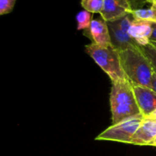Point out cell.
Wrapping results in <instances>:
<instances>
[{
    "label": "cell",
    "instance_id": "2",
    "mask_svg": "<svg viewBox=\"0 0 156 156\" xmlns=\"http://www.w3.org/2000/svg\"><path fill=\"white\" fill-rule=\"evenodd\" d=\"M119 53L122 68L132 85L152 89V78L154 72L140 46L130 47Z\"/></svg>",
    "mask_w": 156,
    "mask_h": 156
},
{
    "label": "cell",
    "instance_id": "5",
    "mask_svg": "<svg viewBox=\"0 0 156 156\" xmlns=\"http://www.w3.org/2000/svg\"><path fill=\"white\" fill-rule=\"evenodd\" d=\"M133 10L129 0H104L101 15L107 22L120 20Z\"/></svg>",
    "mask_w": 156,
    "mask_h": 156
},
{
    "label": "cell",
    "instance_id": "3",
    "mask_svg": "<svg viewBox=\"0 0 156 156\" xmlns=\"http://www.w3.org/2000/svg\"><path fill=\"white\" fill-rule=\"evenodd\" d=\"M85 51L108 74L111 82L126 78L122 68L120 53L114 47H101L93 42L85 46Z\"/></svg>",
    "mask_w": 156,
    "mask_h": 156
},
{
    "label": "cell",
    "instance_id": "21",
    "mask_svg": "<svg viewBox=\"0 0 156 156\" xmlns=\"http://www.w3.org/2000/svg\"><path fill=\"white\" fill-rule=\"evenodd\" d=\"M150 43H151V44H153V45L155 46V47H156V42H150Z\"/></svg>",
    "mask_w": 156,
    "mask_h": 156
},
{
    "label": "cell",
    "instance_id": "13",
    "mask_svg": "<svg viewBox=\"0 0 156 156\" xmlns=\"http://www.w3.org/2000/svg\"><path fill=\"white\" fill-rule=\"evenodd\" d=\"M81 5L85 11L90 13H101L104 0H82Z\"/></svg>",
    "mask_w": 156,
    "mask_h": 156
},
{
    "label": "cell",
    "instance_id": "4",
    "mask_svg": "<svg viewBox=\"0 0 156 156\" xmlns=\"http://www.w3.org/2000/svg\"><path fill=\"white\" fill-rule=\"evenodd\" d=\"M144 120L143 114L127 118L119 123L112 124L99 134L95 140H105L130 144L131 140L142 122Z\"/></svg>",
    "mask_w": 156,
    "mask_h": 156
},
{
    "label": "cell",
    "instance_id": "15",
    "mask_svg": "<svg viewBox=\"0 0 156 156\" xmlns=\"http://www.w3.org/2000/svg\"><path fill=\"white\" fill-rule=\"evenodd\" d=\"M16 0H0V15H6L13 10Z\"/></svg>",
    "mask_w": 156,
    "mask_h": 156
},
{
    "label": "cell",
    "instance_id": "7",
    "mask_svg": "<svg viewBox=\"0 0 156 156\" xmlns=\"http://www.w3.org/2000/svg\"><path fill=\"white\" fill-rule=\"evenodd\" d=\"M108 25L111 35L112 47L118 50L119 52L130 47L139 46L136 42L129 36V34L123 31L119 27L116 21L108 22Z\"/></svg>",
    "mask_w": 156,
    "mask_h": 156
},
{
    "label": "cell",
    "instance_id": "6",
    "mask_svg": "<svg viewBox=\"0 0 156 156\" xmlns=\"http://www.w3.org/2000/svg\"><path fill=\"white\" fill-rule=\"evenodd\" d=\"M137 105L144 118L156 111V93L150 88L133 85Z\"/></svg>",
    "mask_w": 156,
    "mask_h": 156
},
{
    "label": "cell",
    "instance_id": "1",
    "mask_svg": "<svg viewBox=\"0 0 156 156\" xmlns=\"http://www.w3.org/2000/svg\"><path fill=\"white\" fill-rule=\"evenodd\" d=\"M110 104L112 124L142 114L137 105L133 85L127 78L112 82Z\"/></svg>",
    "mask_w": 156,
    "mask_h": 156
},
{
    "label": "cell",
    "instance_id": "8",
    "mask_svg": "<svg viewBox=\"0 0 156 156\" xmlns=\"http://www.w3.org/2000/svg\"><path fill=\"white\" fill-rule=\"evenodd\" d=\"M156 137V120L146 119L131 140L130 144L136 146H149Z\"/></svg>",
    "mask_w": 156,
    "mask_h": 156
},
{
    "label": "cell",
    "instance_id": "18",
    "mask_svg": "<svg viewBox=\"0 0 156 156\" xmlns=\"http://www.w3.org/2000/svg\"><path fill=\"white\" fill-rule=\"evenodd\" d=\"M152 90L156 93V74L155 73L152 75Z\"/></svg>",
    "mask_w": 156,
    "mask_h": 156
},
{
    "label": "cell",
    "instance_id": "17",
    "mask_svg": "<svg viewBox=\"0 0 156 156\" xmlns=\"http://www.w3.org/2000/svg\"><path fill=\"white\" fill-rule=\"evenodd\" d=\"M152 23V33L150 37V42H156V23Z\"/></svg>",
    "mask_w": 156,
    "mask_h": 156
},
{
    "label": "cell",
    "instance_id": "22",
    "mask_svg": "<svg viewBox=\"0 0 156 156\" xmlns=\"http://www.w3.org/2000/svg\"><path fill=\"white\" fill-rule=\"evenodd\" d=\"M152 2H156V0H152Z\"/></svg>",
    "mask_w": 156,
    "mask_h": 156
},
{
    "label": "cell",
    "instance_id": "14",
    "mask_svg": "<svg viewBox=\"0 0 156 156\" xmlns=\"http://www.w3.org/2000/svg\"><path fill=\"white\" fill-rule=\"evenodd\" d=\"M91 15L87 11H81L76 15L77 30H88L91 24Z\"/></svg>",
    "mask_w": 156,
    "mask_h": 156
},
{
    "label": "cell",
    "instance_id": "20",
    "mask_svg": "<svg viewBox=\"0 0 156 156\" xmlns=\"http://www.w3.org/2000/svg\"><path fill=\"white\" fill-rule=\"evenodd\" d=\"M149 146H155V147H156V137H155V139H154L153 140H152V142H151L150 143H149Z\"/></svg>",
    "mask_w": 156,
    "mask_h": 156
},
{
    "label": "cell",
    "instance_id": "9",
    "mask_svg": "<svg viewBox=\"0 0 156 156\" xmlns=\"http://www.w3.org/2000/svg\"><path fill=\"white\" fill-rule=\"evenodd\" d=\"M88 30L94 44L101 47H112L108 22L105 20H91Z\"/></svg>",
    "mask_w": 156,
    "mask_h": 156
},
{
    "label": "cell",
    "instance_id": "19",
    "mask_svg": "<svg viewBox=\"0 0 156 156\" xmlns=\"http://www.w3.org/2000/svg\"><path fill=\"white\" fill-rule=\"evenodd\" d=\"M146 119H151V120H156V111H154L152 114H150V115H149L148 117H146Z\"/></svg>",
    "mask_w": 156,
    "mask_h": 156
},
{
    "label": "cell",
    "instance_id": "16",
    "mask_svg": "<svg viewBox=\"0 0 156 156\" xmlns=\"http://www.w3.org/2000/svg\"><path fill=\"white\" fill-rule=\"evenodd\" d=\"M129 2H130L131 5H132L133 9V7L142 6L147 2L152 3V0H129Z\"/></svg>",
    "mask_w": 156,
    "mask_h": 156
},
{
    "label": "cell",
    "instance_id": "12",
    "mask_svg": "<svg viewBox=\"0 0 156 156\" xmlns=\"http://www.w3.org/2000/svg\"><path fill=\"white\" fill-rule=\"evenodd\" d=\"M140 48L147 57L152 66V70L156 74V47L151 43L144 46H140Z\"/></svg>",
    "mask_w": 156,
    "mask_h": 156
},
{
    "label": "cell",
    "instance_id": "10",
    "mask_svg": "<svg viewBox=\"0 0 156 156\" xmlns=\"http://www.w3.org/2000/svg\"><path fill=\"white\" fill-rule=\"evenodd\" d=\"M152 33L150 21L136 20L134 18L129 30V34L139 46H144L150 43Z\"/></svg>",
    "mask_w": 156,
    "mask_h": 156
},
{
    "label": "cell",
    "instance_id": "11",
    "mask_svg": "<svg viewBox=\"0 0 156 156\" xmlns=\"http://www.w3.org/2000/svg\"><path fill=\"white\" fill-rule=\"evenodd\" d=\"M131 14L136 20L156 23V2H152V5L149 9H133Z\"/></svg>",
    "mask_w": 156,
    "mask_h": 156
}]
</instances>
